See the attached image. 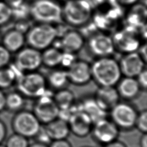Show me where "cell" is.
Segmentation results:
<instances>
[{
	"mask_svg": "<svg viewBox=\"0 0 147 147\" xmlns=\"http://www.w3.org/2000/svg\"><path fill=\"white\" fill-rule=\"evenodd\" d=\"M91 76L99 86H115L120 80L119 64L113 59L101 57L91 67Z\"/></svg>",
	"mask_w": 147,
	"mask_h": 147,
	"instance_id": "cell-1",
	"label": "cell"
},
{
	"mask_svg": "<svg viewBox=\"0 0 147 147\" xmlns=\"http://www.w3.org/2000/svg\"><path fill=\"white\" fill-rule=\"evenodd\" d=\"M30 13L40 23L60 22L63 18L62 8L53 0H35L30 7Z\"/></svg>",
	"mask_w": 147,
	"mask_h": 147,
	"instance_id": "cell-2",
	"label": "cell"
},
{
	"mask_svg": "<svg viewBox=\"0 0 147 147\" xmlns=\"http://www.w3.org/2000/svg\"><path fill=\"white\" fill-rule=\"evenodd\" d=\"M17 91L25 98H37L47 91V82L40 74L29 72L21 74L16 83Z\"/></svg>",
	"mask_w": 147,
	"mask_h": 147,
	"instance_id": "cell-3",
	"label": "cell"
},
{
	"mask_svg": "<svg viewBox=\"0 0 147 147\" xmlns=\"http://www.w3.org/2000/svg\"><path fill=\"white\" fill-rule=\"evenodd\" d=\"M11 126L14 133L29 139L36 136L41 127V123L32 111L22 109L15 113Z\"/></svg>",
	"mask_w": 147,
	"mask_h": 147,
	"instance_id": "cell-4",
	"label": "cell"
},
{
	"mask_svg": "<svg viewBox=\"0 0 147 147\" xmlns=\"http://www.w3.org/2000/svg\"><path fill=\"white\" fill-rule=\"evenodd\" d=\"M63 17L71 25L81 26L90 20L92 8L87 0H68L62 8Z\"/></svg>",
	"mask_w": 147,
	"mask_h": 147,
	"instance_id": "cell-5",
	"label": "cell"
},
{
	"mask_svg": "<svg viewBox=\"0 0 147 147\" xmlns=\"http://www.w3.org/2000/svg\"><path fill=\"white\" fill-rule=\"evenodd\" d=\"M56 36L57 30L51 24L40 23L28 30L25 40L30 47L40 50L47 48Z\"/></svg>",
	"mask_w": 147,
	"mask_h": 147,
	"instance_id": "cell-6",
	"label": "cell"
},
{
	"mask_svg": "<svg viewBox=\"0 0 147 147\" xmlns=\"http://www.w3.org/2000/svg\"><path fill=\"white\" fill-rule=\"evenodd\" d=\"M109 112L110 119L119 130L129 131L135 127L138 112L132 105L119 102Z\"/></svg>",
	"mask_w": 147,
	"mask_h": 147,
	"instance_id": "cell-7",
	"label": "cell"
},
{
	"mask_svg": "<svg viewBox=\"0 0 147 147\" xmlns=\"http://www.w3.org/2000/svg\"><path fill=\"white\" fill-rule=\"evenodd\" d=\"M41 124H47L58 117L59 109L56 105L53 95L46 92L36 98L32 111Z\"/></svg>",
	"mask_w": 147,
	"mask_h": 147,
	"instance_id": "cell-8",
	"label": "cell"
},
{
	"mask_svg": "<svg viewBox=\"0 0 147 147\" xmlns=\"http://www.w3.org/2000/svg\"><path fill=\"white\" fill-rule=\"evenodd\" d=\"M119 131L111 119L105 118L93 124L91 133L96 142L105 145L117 140Z\"/></svg>",
	"mask_w": 147,
	"mask_h": 147,
	"instance_id": "cell-9",
	"label": "cell"
},
{
	"mask_svg": "<svg viewBox=\"0 0 147 147\" xmlns=\"http://www.w3.org/2000/svg\"><path fill=\"white\" fill-rule=\"evenodd\" d=\"M42 64L41 53L32 47L22 48L17 52L14 65L21 72H33Z\"/></svg>",
	"mask_w": 147,
	"mask_h": 147,
	"instance_id": "cell-10",
	"label": "cell"
},
{
	"mask_svg": "<svg viewBox=\"0 0 147 147\" xmlns=\"http://www.w3.org/2000/svg\"><path fill=\"white\" fill-rule=\"evenodd\" d=\"M136 29V28L129 26L117 32L112 39L114 47L116 46L119 50L126 53L136 52V49L139 48L140 45V40L138 38Z\"/></svg>",
	"mask_w": 147,
	"mask_h": 147,
	"instance_id": "cell-11",
	"label": "cell"
},
{
	"mask_svg": "<svg viewBox=\"0 0 147 147\" xmlns=\"http://www.w3.org/2000/svg\"><path fill=\"white\" fill-rule=\"evenodd\" d=\"M67 122L70 132L78 137H85L88 135L94 124L90 117L80 110L74 111Z\"/></svg>",
	"mask_w": 147,
	"mask_h": 147,
	"instance_id": "cell-12",
	"label": "cell"
},
{
	"mask_svg": "<svg viewBox=\"0 0 147 147\" xmlns=\"http://www.w3.org/2000/svg\"><path fill=\"white\" fill-rule=\"evenodd\" d=\"M94 98L99 106L107 113L120 102V96L115 86H99Z\"/></svg>",
	"mask_w": 147,
	"mask_h": 147,
	"instance_id": "cell-13",
	"label": "cell"
},
{
	"mask_svg": "<svg viewBox=\"0 0 147 147\" xmlns=\"http://www.w3.org/2000/svg\"><path fill=\"white\" fill-rule=\"evenodd\" d=\"M66 72L68 81L78 86L87 84L92 78L91 67L84 61H74Z\"/></svg>",
	"mask_w": 147,
	"mask_h": 147,
	"instance_id": "cell-14",
	"label": "cell"
},
{
	"mask_svg": "<svg viewBox=\"0 0 147 147\" xmlns=\"http://www.w3.org/2000/svg\"><path fill=\"white\" fill-rule=\"evenodd\" d=\"M144 62L138 53H127L121 59L119 64L121 72L125 77H137L144 69Z\"/></svg>",
	"mask_w": 147,
	"mask_h": 147,
	"instance_id": "cell-15",
	"label": "cell"
},
{
	"mask_svg": "<svg viewBox=\"0 0 147 147\" xmlns=\"http://www.w3.org/2000/svg\"><path fill=\"white\" fill-rule=\"evenodd\" d=\"M88 45L93 54L100 57L110 55L114 49L112 38L103 34L92 35L89 39Z\"/></svg>",
	"mask_w": 147,
	"mask_h": 147,
	"instance_id": "cell-16",
	"label": "cell"
},
{
	"mask_svg": "<svg viewBox=\"0 0 147 147\" xmlns=\"http://www.w3.org/2000/svg\"><path fill=\"white\" fill-rule=\"evenodd\" d=\"M84 39L77 31L71 30L65 33L60 41L61 50L66 54H72L79 51L83 47Z\"/></svg>",
	"mask_w": 147,
	"mask_h": 147,
	"instance_id": "cell-17",
	"label": "cell"
},
{
	"mask_svg": "<svg viewBox=\"0 0 147 147\" xmlns=\"http://www.w3.org/2000/svg\"><path fill=\"white\" fill-rule=\"evenodd\" d=\"M117 90L120 98L130 100L138 96L141 90L135 78L125 77L118 82Z\"/></svg>",
	"mask_w": 147,
	"mask_h": 147,
	"instance_id": "cell-18",
	"label": "cell"
},
{
	"mask_svg": "<svg viewBox=\"0 0 147 147\" xmlns=\"http://www.w3.org/2000/svg\"><path fill=\"white\" fill-rule=\"evenodd\" d=\"M44 127L51 141L66 139L71 133L68 122L59 118L45 124Z\"/></svg>",
	"mask_w": 147,
	"mask_h": 147,
	"instance_id": "cell-19",
	"label": "cell"
},
{
	"mask_svg": "<svg viewBox=\"0 0 147 147\" xmlns=\"http://www.w3.org/2000/svg\"><path fill=\"white\" fill-rule=\"evenodd\" d=\"M25 41L24 33L16 29L7 31L3 36L2 45L10 53L17 52L22 49Z\"/></svg>",
	"mask_w": 147,
	"mask_h": 147,
	"instance_id": "cell-20",
	"label": "cell"
},
{
	"mask_svg": "<svg viewBox=\"0 0 147 147\" xmlns=\"http://www.w3.org/2000/svg\"><path fill=\"white\" fill-rule=\"evenodd\" d=\"M78 107L79 110L84 111L90 117L94 123L101 119L106 118L107 112L99 106L94 97L83 99Z\"/></svg>",
	"mask_w": 147,
	"mask_h": 147,
	"instance_id": "cell-21",
	"label": "cell"
},
{
	"mask_svg": "<svg viewBox=\"0 0 147 147\" xmlns=\"http://www.w3.org/2000/svg\"><path fill=\"white\" fill-rule=\"evenodd\" d=\"M147 11L146 7L142 4L134 5L128 13L127 22L129 26L134 28L145 26Z\"/></svg>",
	"mask_w": 147,
	"mask_h": 147,
	"instance_id": "cell-22",
	"label": "cell"
},
{
	"mask_svg": "<svg viewBox=\"0 0 147 147\" xmlns=\"http://www.w3.org/2000/svg\"><path fill=\"white\" fill-rule=\"evenodd\" d=\"M21 73L14 65H9L0 68V90H3L10 88L17 82Z\"/></svg>",
	"mask_w": 147,
	"mask_h": 147,
	"instance_id": "cell-23",
	"label": "cell"
},
{
	"mask_svg": "<svg viewBox=\"0 0 147 147\" xmlns=\"http://www.w3.org/2000/svg\"><path fill=\"white\" fill-rule=\"evenodd\" d=\"M25 98L18 91H11L5 95V110L16 113L23 109Z\"/></svg>",
	"mask_w": 147,
	"mask_h": 147,
	"instance_id": "cell-24",
	"label": "cell"
},
{
	"mask_svg": "<svg viewBox=\"0 0 147 147\" xmlns=\"http://www.w3.org/2000/svg\"><path fill=\"white\" fill-rule=\"evenodd\" d=\"M53 99L59 110L69 109L75 104L74 93L65 88L57 90L53 95Z\"/></svg>",
	"mask_w": 147,
	"mask_h": 147,
	"instance_id": "cell-25",
	"label": "cell"
},
{
	"mask_svg": "<svg viewBox=\"0 0 147 147\" xmlns=\"http://www.w3.org/2000/svg\"><path fill=\"white\" fill-rule=\"evenodd\" d=\"M63 53L60 49L56 48H47L41 53L42 63L49 67H56L64 61Z\"/></svg>",
	"mask_w": 147,
	"mask_h": 147,
	"instance_id": "cell-26",
	"label": "cell"
},
{
	"mask_svg": "<svg viewBox=\"0 0 147 147\" xmlns=\"http://www.w3.org/2000/svg\"><path fill=\"white\" fill-rule=\"evenodd\" d=\"M68 82L66 71H54L48 77V82L51 87L57 90L64 88Z\"/></svg>",
	"mask_w": 147,
	"mask_h": 147,
	"instance_id": "cell-27",
	"label": "cell"
},
{
	"mask_svg": "<svg viewBox=\"0 0 147 147\" xmlns=\"http://www.w3.org/2000/svg\"><path fill=\"white\" fill-rule=\"evenodd\" d=\"M28 138L14 133L10 135L6 141V147H28Z\"/></svg>",
	"mask_w": 147,
	"mask_h": 147,
	"instance_id": "cell-28",
	"label": "cell"
},
{
	"mask_svg": "<svg viewBox=\"0 0 147 147\" xmlns=\"http://www.w3.org/2000/svg\"><path fill=\"white\" fill-rule=\"evenodd\" d=\"M12 17L11 7L5 2L0 1V26L7 24Z\"/></svg>",
	"mask_w": 147,
	"mask_h": 147,
	"instance_id": "cell-29",
	"label": "cell"
},
{
	"mask_svg": "<svg viewBox=\"0 0 147 147\" xmlns=\"http://www.w3.org/2000/svg\"><path fill=\"white\" fill-rule=\"evenodd\" d=\"M135 127H137L142 133L147 131V111L144 110L138 113Z\"/></svg>",
	"mask_w": 147,
	"mask_h": 147,
	"instance_id": "cell-30",
	"label": "cell"
},
{
	"mask_svg": "<svg viewBox=\"0 0 147 147\" xmlns=\"http://www.w3.org/2000/svg\"><path fill=\"white\" fill-rule=\"evenodd\" d=\"M11 53L2 45H0V68L7 66L10 61Z\"/></svg>",
	"mask_w": 147,
	"mask_h": 147,
	"instance_id": "cell-31",
	"label": "cell"
},
{
	"mask_svg": "<svg viewBox=\"0 0 147 147\" xmlns=\"http://www.w3.org/2000/svg\"><path fill=\"white\" fill-rule=\"evenodd\" d=\"M34 138H36V141L41 143H43L47 145L48 143L50 144V142L52 141L50 138L49 137L48 135L47 134L44 127H42V126L40 130L38 131V132Z\"/></svg>",
	"mask_w": 147,
	"mask_h": 147,
	"instance_id": "cell-32",
	"label": "cell"
},
{
	"mask_svg": "<svg viewBox=\"0 0 147 147\" xmlns=\"http://www.w3.org/2000/svg\"><path fill=\"white\" fill-rule=\"evenodd\" d=\"M137 81L141 89L146 90L147 87V72L145 69H144L137 76Z\"/></svg>",
	"mask_w": 147,
	"mask_h": 147,
	"instance_id": "cell-33",
	"label": "cell"
},
{
	"mask_svg": "<svg viewBox=\"0 0 147 147\" xmlns=\"http://www.w3.org/2000/svg\"><path fill=\"white\" fill-rule=\"evenodd\" d=\"M48 147H72V145L66 139H63L52 141Z\"/></svg>",
	"mask_w": 147,
	"mask_h": 147,
	"instance_id": "cell-34",
	"label": "cell"
},
{
	"mask_svg": "<svg viewBox=\"0 0 147 147\" xmlns=\"http://www.w3.org/2000/svg\"><path fill=\"white\" fill-rule=\"evenodd\" d=\"M7 129L5 123L0 119V144L5 140L7 137Z\"/></svg>",
	"mask_w": 147,
	"mask_h": 147,
	"instance_id": "cell-35",
	"label": "cell"
},
{
	"mask_svg": "<svg viewBox=\"0 0 147 147\" xmlns=\"http://www.w3.org/2000/svg\"><path fill=\"white\" fill-rule=\"evenodd\" d=\"M24 1L25 0H5V2L13 9L22 5Z\"/></svg>",
	"mask_w": 147,
	"mask_h": 147,
	"instance_id": "cell-36",
	"label": "cell"
},
{
	"mask_svg": "<svg viewBox=\"0 0 147 147\" xmlns=\"http://www.w3.org/2000/svg\"><path fill=\"white\" fill-rule=\"evenodd\" d=\"M103 147H127L126 145L122 141H118L117 140L111 142L103 145Z\"/></svg>",
	"mask_w": 147,
	"mask_h": 147,
	"instance_id": "cell-37",
	"label": "cell"
},
{
	"mask_svg": "<svg viewBox=\"0 0 147 147\" xmlns=\"http://www.w3.org/2000/svg\"><path fill=\"white\" fill-rule=\"evenodd\" d=\"M5 95L3 90H0V113L5 110Z\"/></svg>",
	"mask_w": 147,
	"mask_h": 147,
	"instance_id": "cell-38",
	"label": "cell"
},
{
	"mask_svg": "<svg viewBox=\"0 0 147 147\" xmlns=\"http://www.w3.org/2000/svg\"><path fill=\"white\" fill-rule=\"evenodd\" d=\"M140 147H147V135L146 133H142L140 139Z\"/></svg>",
	"mask_w": 147,
	"mask_h": 147,
	"instance_id": "cell-39",
	"label": "cell"
},
{
	"mask_svg": "<svg viewBox=\"0 0 147 147\" xmlns=\"http://www.w3.org/2000/svg\"><path fill=\"white\" fill-rule=\"evenodd\" d=\"M140 56L142 57V59L144 60V61H146V45L145 44L144 45L142 46L140 48V53H138Z\"/></svg>",
	"mask_w": 147,
	"mask_h": 147,
	"instance_id": "cell-40",
	"label": "cell"
},
{
	"mask_svg": "<svg viewBox=\"0 0 147 147\" xmlns=\"http://www.w3.org/2000/svg\"><path fill=\"white\" fill-rule=\"evenodd\" d=\"M138 0H117V2L125 5H129L135 3Z\"/></svg>",
	"mask_w": 147,
	"mask_h": 147,
	"instance_id": "cell-41",
	"label": "cell"
},
{
	"mask_svg": "<svg viewBox=\"0 0 147 147\" xmlns=\"http://www.w3.org/2000/svg\"><path fill=\"white\" fill-rule=\"evenodd\" d=\"M28 147H48V146L47 144L36 141L33 144H29Z\"/></svg>",
	"mask_w": 147,
	"mask_h": 147,
	"instance_id": "cell-42",
	"label": "cell"
},
{
	"mask_svg": "<svg viewBox=\"0 0 147 147\" xmlns=\"http://www.w3.org/2000/svg\"><path fill=\"white\" fill-rule=\"evenodd\" d=\"M97 3H109L115 4L117 2V0H94Z\"/></svg>",
	"mask_w": 147,
	"mask_h": 147,
	"instance_id": "cell-43",
	"label": "cell"
},
{
	"mask_svg": "<svg viewBox=\"0 0 147 147\" xmlns=\"http://www.w3.org/2000/svg\"><path fill=\"white\" fill-rule=\"evenodd\" d=\"M0 147H6V146H5V145H2V144H0Z\"/></svg>",
	"mask_w": 147,
	"mask_h": 147,
	"instance_id": "cell-44",
	"label": "cell"
},
{
	"mask_svg": "<svg viewBox=\"0 0 147 147\" xmlns=\"http://www.w3.org/2000/svg\"><path fill=\"white\" fill-rule=\"evenodd\" d=\"M82 147H91V146H83Z\"/></svg>",
	"mask_w": 147,
	"mask_h": 147,
	"instance_id": "cell-45",
	"label": "cell"
}]
</instances>
